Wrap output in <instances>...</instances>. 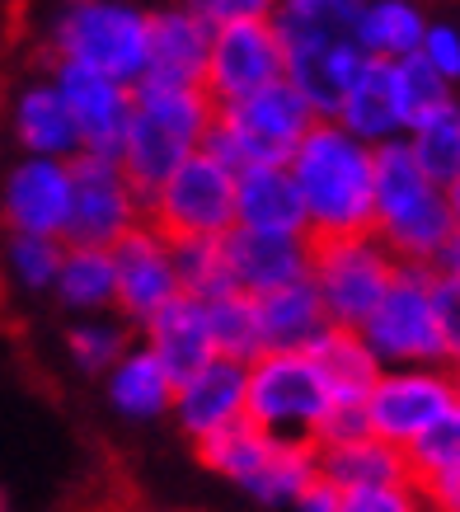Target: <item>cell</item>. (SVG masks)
<instances>
[{"label":"cell","instance_id":"obj_5","mask_svg":"<svg viewBox=\"0 0 460 512\" xmlns=\"http://www.w3.org/2000/svg\"><path fill=\"white\" fill-rule=\"evenodd\" d=\"M395 259L376 235H329L310 240V287L334 329H362L395 282Z\"/></svg>","mask_w":460,"mask_h":512},{"label":"cell","instance_id":"obj_23","mask_svg":"<svg viewBox=\"0 0 460 512\" xmlns=\"http://www.w3.org/2000/svg\"><path fill=\"white\" fill-rule=\"evenodd\" d=\"M320 484V451L306 437H273V451L240 489L263 508H287L292 512L301 498Z\"/></svg>","mask_w":460,"mask_h":512},{"label":"cell","instance_id":"obj_46","mask_svg":"<svg viewBox=\"0 0 460 512\" xmlns=\"http://www.w3.org/2000/svg\"><path fill=\"white\" fill-rule=\"evenodd\" d=\"M292 512H338V494L329 489V484H315V489H310Z\"/></svg>","mask_w":460,"mask_h":512},{"label":"cell","instance_id":"obj_18","mask_svg":"<svg viewBox=\"0 0 460 512\" xmlns=\"http://www.w3.org/2000/svg\"><path fill=\"white\" fill-rule=\"evenodd\" d=\"M169 414L193 442L212 437L226 423H240L245 419V367L226 362V357H212L202 372H193L188 381L174 386Z\"/></svg>","mask_w":460,"mask_h":512},{"label":"cell","instance_id":"obj_24","mask_svg":"<svg viewBox=\"0 0 460 512\" xmlns=\"http://www.w3.org/2000/svg\"><path fill=\"white\" fill-rule=\"evenodd\" d=\"M259 329H263V353H306L310 343L329 329L320 296L306 282H292L282 292L259 296Z\"/></svg>","mask_w":460,"mask_h":512},{"label":"cell","instance_id":"obj_38","mask_svg":"<svg viewBox=\"0 0 460 512\" xmlns=\"http://www.w3.org/2000/svg\"><path fill=\"white\" fill-rule=\"evenodd\" d=\"M404 466H409V480L414 484H428L437 475L460 470V409L446 414L442 423H432L428 433H418L404 447Z\"/></svg>","mask_w":460,"mask_h":512},{"label":"cell","instance_id":"obj_11","mask_svg":"<svg viewBox=\"0 0 460 512\" xmlns=\"http://www.w3.org/2000/svg\"><path fill=\"white\" fill-rule=\"evenodd\" d=\"M47 80L57 85L66 113H71L80 151H85V156L118 160L127 118H132V85L108 80V76H99L90 66H76V62H57Z\"/></svg>","mask_w":460,"mask_h":512},{"label":"cell","instance_id":"obj_50","mask_svg":"<svg viewBox=\"0 0 460 512\" xmlns=\"http://www.w3.org/2000/svg\"><path fill=\"white\" fill-rule=\"evenodd\" d=\"M456 512H460V508H456Z\"/></svg>","mask_w":460,"mask_h":512},{"label":"cell","instance_id":"obj_44","mask_svg":"<svg viewBox=\"0 0 460 512\" xmlns=\"http://www.w3.org/2000/svg\"><path fill=\"white\" fill-rule=\"evenodd\" d=\"M423 489V498H428L432 512H456L460 508V470H451V475H437V480L418 484Z\"/></svg>","mask_w":460,"mask_h":512},{"label":"cell","instance_id":"obj_47","mask_svg":"<svg viewBox=\"0 0 460 512\" xmlns=\"http://www.w3.org/2000/svg\"><path fill=\"white\" fill-rule=\"evenodd\" d=\"M446 207H451V217H456V226H460V179L446 188Z\"/></svg>","mask_w":460,"mask_h":512},{"label":"cell","instance_id":"obj_36","mask_svg":"<svg viewBox=\"0 0 460 512\" xmlns=\"http://www.w3.org/2000/svg\"><path fill=\"white\" fill-rule=\"evenodd\" d=\"M62 254H66L62 240H43V235H5V245H0L5 273H10L15 287H24V292H52L57 268H62Z\"/></svg>","mask_w":460,"mask_h":512},{"label":"cell","instance_id":"obj_31","mask_svg":"<svg viewBox=\"0 0 460 512\" xmlns=\"http://www.w3.org/2000/svg\"><path fill=\"white\" fill-rule=\"evenodd\" d=\"M409 156L414 165L423 170V179L437 188H451L460 179V104H442V109H432L428 118H418L409 132Z\"/></svg>","mask_w":460,"mask_h":512},{"label":"cell","instance_id":"obj_14","mask_svg":"<svg viewBox=\"0 0 460 512\" xmlns=\"http://www.w3.org/2000/svg\"><path fill=\"white\" fill-rule=\"evenodd\" d=\"M282 80V47H277L273 24H226L212 29L207 47V71H202V90L212 94V104H235L249 99L254 90Z\"/></svg>","mask_w":460,"mask_h":512},{"label":"cell","instance_id":"obj_42","mask_svg":"<svg viewBox=\"0 0 460 512\" xmlns=\"http://www.w3.org/2000/svg\"><path fill=\"white\" fill-rule=\"evenodd\" d=\"M418 57H423V62L456 90V80H460V29L456 24H428L423 43H418Z\"/></svg>","mask_w":460,"mask_h":512},{"label":"cell","instance_id":"obj_10","mask_svg":"<svg viewBox=\"0 0 460 512\" xmlns=\"http://www.w3.org/2000/svg\"><path fill=\"white\" fill-rule=\"evenodd\" d=\"M141 221H146V207L123 179L118 160L85 156V151L71 156V221H66L62 245L108 249Z\"/></svg>","mask_w":460,"mask_h":512},{"label":"cell","instance_id":"obj_39","mask_svg":"<svg viewBox=\"0 0 460 512\" xmlns=\"http://www.w3.org/2000/svg\"><path fill=\"white\" fill-rule=\"evenodd\" d=\"M338 512H432V508L414 480H399V484H371V489L338 494Z\"/></svg>","mask_w":460,"mask_h":512},{"label":"cell","instance_id":"obj_33","mask_svg":"<svg viewBox=\"0 0 460 512\" xmlns=\"http://www.w3.org/2000/svg\"><path fill=\"white\" fill-rule=\"evenodd\" d=\"M268 451H273V437L263 433V428H254L249 419H240V423L216 428L212 437H202V442H198V461L212 470V475H221V480L245 484L249 475L268 461Z\"/></svg>","mask_w":460,"mask_h":512},{"label":"cell","instance_id":"obj_6","mask_svg":"<svg viewBox=\"0 0 460 512\" xmlns=\"http://www.w3.org/2000/svg\"><path fill=\"white\" fill-rule=\"evenodd\" d=\"M329 404V386L306 353H263L245 367V419L268 437L310 442Z\"/></svg>","mask_w":460,"mask_h":512},{"label":"cell","instance_id":"obj_40","mask_svg":"<svg viewBox=\"0 0 460 512\" xmlns=\"http://www.w3.org/2000/svg\"><path fill=\"white\" fill-rule=\"evenodd\" d=\"M432 320L442 339V362L460 372V278H432Z\"/></svg>","mask_w":460,"mask_h":512},{"label":"cell","instance_id":"obj_28","mask_svg":"<svg viewBox=\"0 0 460 512\" xmlns=\"http://www.w3.org/2000/svg\"><path fill=\"white\" fill-rule=\"evenodd\" d=\"M428 33V15L418 0H367L357 19V47L367 62H404Z\"/></svg>","mask_w":460,"mask_h":512},{"label":"cell","instance_id":"obj_37","mask_svg":"<svg viewBox=\"0 0 460 512\" xmlns=\"http://www.w3.org/2000/svg\"><path fill=\"white\" fill-rule=\"evenodd\" d=\"M390 80H395V99L399 109H404V123L414 127L418 118H428L432 109H442L456 99V90L446 85L437 71H432L423 57H404V62H390Z\"/></svg>","mask_w":460,"mask_h":512},{"label":"cell","instance_id":"obj_4","mask_svg":"<svg viewBox=\"0 0 460 512\" xmlns=\"http://www.w3.org/2000/svg\"><path fill=\"white\" fill-rule=\"evenodd\" d=\"M57 62L90 66L108 80L137 85L146 76V5L137 0H62L47 19Z\"/></svg>","mask_w":460,"mask_h":512},{"label":"cell","instance_id":"obj_8","mask_svg":"<svg viewBox=\"0 0 460 512\" xmlns=\"http://www.w3.org/2000/svg\"><path fill=\"white\" fill-rule=\"evenodd\" d=\"M146 221L165 240H221L235 226V174L207 151L188 156L151 193Z\"/></svg>","mask_w":460,"mask_h":512},{"label":"cell","instance_id":"obj_15","mask_svg":"<svg viewBox=\"0 0 460 512\" xmlns=\"http://www.w3.org/2000/svg\"><path fill=\"white\" fill-rule=\"evenodd\" d=\"M221 249H226V268H230L235 292L254 296V301L310 278V235L230 226L221 235Z\"/></svg>","mask_w":460,"mask_h":512},{"label":"cell","instance_id":"obj_48","mask_svg":"<svg viewBox=\"0 0 460 512\" xmlns=\"http://www.w3.org/2000/svg\"><path fill=\"white\" fill-rule=\"evenodd\" d=\"M160 5H193V0H160Z\"/></svg>","mask_w":460,"mask_h":512},{"label":"cell","instance_id":"obj_43","mask_svg":"<svg viewBox=\"0 0 460 512\" xmlns=\"http://www.w3.org/2000/svg\"><path fill=\"white\" fill-rule=\"evenodd\" d=\"M212 29H226V24H268L277 15V0H193Z\"/></svg>","mask_w":460,"mask_h":512},{"label":"cell","instance_id":"obj_13","mask_svg":"<svg viewBox=\"0 0 460 512\" xmlns=\"http://www.w3.org/2000/svg\"><path fill=\"white\" fill-rule=\"evenodd\" d=\"M71 221V160L24 156L0 184V226L5 235L62 240Z\"/></svg>","mask_w":460,"mask_h":512},{"label":"cell","instance_id":"obj_2","mask_svg":"<svg viewBox=\"0 0 460 512\" xmlns=\"http://www.w3.org/2000/svg\"><path fill=\"white\" fill-rule=\"evenodd\" d=\"M287 170H292L296 193L306 202L310 240L371 231V221H376L371 146H362V141H353L338 123L320 118V123L292 146Z\"/></svg>","mask_w":460,"mask_h":512},{"label":"cell","instance_id":"obj_1","mask_svg":"<svg viewBox=\"0 0 460 512\" xmlns=\"http://www.w3.org/2000/svg\"><path fill=\"white\" fill-rule=\"evenodd\" d=\"M212 118L216 104L202 85H169V80L146 76L132 85V118H127L123 132L118 170L141 198V207L188 156L202 151V137H207Z\"/></svg>","mask_w":460,"mask_h":512},{"label":"cell","instance_id":"obj_22","mask_svg":"<svg viewBox=\"0 0 460 512\" xmlns=\"http://www.w3.org/2000/svg\"><path fill=\"white\" fill-rule=\"evenodd\" d=\"M10 127H15V141L24 146V156H43V160H71L80 156L76 127H71V113H66L62 94L52 80H33L15 94L10 104Z\"/></svg>","mask_w":460,"mask_h":512},{"label":"cell","instance_id":"obj_49","mask_svg":"<svg viewBox=\"0 0 460 512\" xmlns=\"http://www.w3.org/2000/svg\"><path fill=\"white\" fill-rule=\"evenodd\" d=\"M451 376H456V404H460V372H451Z\"/></svg>","mask_w":460,"mask_h":512},{"label":"cell","instance_id":"obj_7","mask_svg":"<svg viewBox=\"0 0 460 512\" xmlns=\"http://www.w3.org/2000/svg\"><path fill=\"white\" fill-rule=\"evenodd\" d=\"M371 357L390 367H446L437 320H432V273L418 264H399L390 292L381 306L367 315V325L357 329Z\"/></svg>","mask_w":460,"mask_h":512},{"label":"cell","instance_id":"obj_19","mask_svg":"<svg viewBox=\"0 0 460 512\" xmlns=\"http://www.w3.org/2000/svg\"><path fill=\"white\" fill-rule=\"evenodd\" d=\"M141 334H146L141 348L165 367L174 386L188 381L193 372H202V367L216 357L212 334H207V306L188 301V296H174L169 306H160V311L141 325Z\"/></svg>","mask_w":460,"mask_h":512},{"label":"cell","instance_id":"obj_26","mask_svg":"<svg viewBox=\"0 0 460 512\" xmlns=\"http://www.w3.org/2000/svg\"><path fill=\"white\" fill-rule=\"evenodd\" d=\"M399 480H409L404 451H395L390 442H381V437H357V442L320 451V484H329L334 494H353V489L399 484Z\"/></svg>","mask_w":460,"mask_h":512},{"label":"cell","instance_id":"obj_45","mask_svg":"<svg viewBox=\"0 0 460 512\" xmlns=\"http://www.w3.org/2000/svg\"><path fill=\"white\" fill-rule=\"evenodd\" d=\"M423 268H428L432 278H460V226L437 245V254H432Z\"/></svg>","mask_w":460,"mask_h":512},{"label":"cell","instance_id":"obj_29","mask_svg":"<svg viewBox=\"0 0 460 512\" xmlns=\"http://www.w3.org/2000/svg\"><path fill=\"white\" fill-rule=\"evenodd\" d=\"M367 0H277V15L268 19L277 47L292 43H343L357 38V19Z\"/></svg>","mask_w":460,"mask_h":512},{"label":"cell","instance_id":"obj_20","mask_svg":"<svg viewBox=\"0 0 460 512\" xmlns=\"http://www.w3.org/2000/svg\"><path fill=\"white\" fill-rule=\"evenodd\" d=\"M329 123H338L353 141L362 146H385V141H399L409 132L404 123V109L395 99V80H390V62H367L357 71V80L348 85V94L338 99V109Z\"/></svg>","mask_w":460,"mask_h":512},{"label":"cell","instance_id":"obj_17","mask_svg":"<svg viewBox=\"0 0 460 512\" xmlns=\"http://www.w3.org/2000/svg\"><path fill=\"white\" fill-rule=\"evenodd\" d=\"M212 24L193 5H155L146 10V80L202 85Z\"/></svg>","mask_w":460,"mask_h":512},{"label":"cell","instance_id":"obj_30","mask_svg":"<svg viewBox=\"0 0 460 512\" xmlns=\"http://www.w3.org/2000/svg\"><path fill=\"white\" fill-rule=\"evenodd\" d=\"M52 292H57V301H62L66 311H76L80 320H85V315L113 311V301H118V287H113V259H108V249L66 245L62 268H57V282H52Z\"/></svg>","mask_w":460,"mask_h":512},{"label":"cell","instance_id":"obj_27","mask_svg":"<svg viewBox=\"0 0 460 512\" xmlns=\"http://www.w3.org/2000/svg\"><path fill=\"white\" fill-rule=\"evenodd\" d=\"M104 386H108V404L132 423L160 419V414H169V400H174V381L146 348H127L113 362V372L104 376Z\"/></svg>","mask_w":460,"mask_h":512},{"label":"cell","instance_id":"obj_21","mask_svg":"<svg viewBox=\"0 0 460 512\" xmlns=\"http://www.w3.org/2000/svg\"><path fill=\"white\" fill-rule=\"evenodd\" d=\"M235 226L310 235L306 202L296 193V179L287 165H259V170L235 174Z\"/></svg>","mask_w":460,"mask_h":512},{"label":"cell","instance_id":"obj_25","mask_svg":"<svg viewBox=\"0 0 460 512\" xmlns=\"http://www.w3.org/2000/svg\"><path fill=\"white\" fill-rule=\"evenodd\" d=\"M306 357L315 362V372L324 376L329 386V400H343V404H362L367 390L376 386V376L385 372L381 362L371 357V348L362 343L357 329H324L320 339L306 348Z\"/></svg>","mask_w":460,"mask_h":512},{"label":"cell","instance_id":"obj_16","mask_svg":"<svg viewBox=\"0 0 460 512\" xmlns=\"http://www.w3.org/2000/svg\"><path fill=\"white\" fill-rule=\"evenodd\" d=\"M216 118H226L240 137L254 141V151H259L268 165H287L292 146L306 137L310 127L320 123V118L310 113V104L292 90V85H287V80H273V85L254 90L249 99L221 104Z\"/></svg>","mask_w":460,"mask_h":512},{"label":"cell","instance_id":"obj_35","mask_svg":"<svg viewBox=\"0 0 460 512\" xmlns=\"http://www.w3.org/2000/svg\"><path fill=\"white\" fill-rule=\"evenodd\" d=\"M127 320H108V315H85L66 329V353L85 376H108L113 362L127 353Z\"/></svg>","mask_w":460,"mask_h":512},{"label":"cell","instance_id":"obj_32","mask_svg":"<svg viewBox=\"0 0 460 512\" xmlns=\"http://www.w3.org/2000/svg\"><path fill=\"white\" fill-rule=\"evenodd\" d=\"M207 334H212L216 357L249 367L254 357H263L259 301L245 292H230V296H221V301H207Z\"/></svg>","mask_w":460,"mask_h":512},{"label":"cell","instance_id":"obj_34","mask_svg":"<svg viewBox=\"0 0 460 512\" xmlns=\"http://www.w3.org/2000/svg\"><path fill=\"white\" fill-rule=\"evenodd\" d=\"M174 278H179V296L198 306L235 292L221 240H174Z\"/></svg>","mask_w":460,"mask_h":512},{"label":"cell","instance_id":"obj_12","mask_svg":"<svg viewBox=\"0 0 460 512\" xmlns=\"http://www.w3.org/2000/svg\"><path fill=\"white\" fill-rule=\"evenodd\" d=\"M113 259V287H118V311L127 325H146L160 306H169L179 296V278H174V240L155 231L151 221H141L123 240L108 245Z\"/></svg>","mask_w":460,"mask_h":512},{"label":"cell","instance_id":"obj_9","mask_svg":"<svg viewBox=\"0 0 460 512\" xmlns=\"http://www.w3.org/2000/svg\"><path fill=\"white\" fill-rule=\"evenodd\" d=\"M362 409H367L371 437L404 451L418 433H428L432 423H442L446 414L460 409L456 376L446 367H390V372L376 376Z\"/></svg>","mask_w":460,"mask_h":512},{"label":"cell","instance_id":"obj_41","mask_svg":"<svg viewBox=\"0 0 460 512\" xmlns=\"http://www.w3.org/2000/svg\"><path fill=\"white\" fill-rule=\"evenodd\" d=\"M357 437H371V428H367V409L362 404H343V400H334L329 409H324V419H320V428L310 433V442L315 447H343V442H357Z\"/></svg>","mask_w":460,"mask_h":512},{"label":"cell","instance_id":"obj_3","mask_svg":"<svg viewBox=\"0 0 460 512\" xmlns=\"http://www.w3.org/2000/svg\"><path fill=\"white\" fill-rule=\"evenodd\" d=\"M371 193H376L371 235L390 249L395 264L423 268L437 254V245L456 231V217L446 207V188L423 179L404 137L371 151Z\"/></svg>","mask_w":460,"mask_h":512}]
</instances>
